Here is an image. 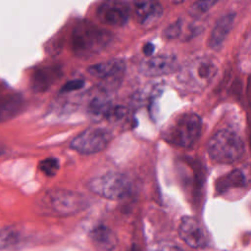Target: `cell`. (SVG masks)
I'll return each mask as SVG.
<instances>
[{"label":"cell","instance_id":"11","mask_svg":"<svg viewBox=\"0 0 251 251\" xmlns=\"http://www.w3.org/2000/svg\"><path fill=\"white\" fill-rule=\"evenodd\" d=\"M178 234L180 238L192 248H202L207 243V238L201 225L196 219L189 216H185L181 219Z\"/></svg>","mask_w":251,"mask_h":251},{"label":"cell","instance_id":"10","mask_svg":"<svg viewBox=\"0 0 251 251\" xmlns=\"http://www.w3.org/2000/svg\"><path fill=\"white\" fill-rule=\"evenodd\" d=\"M176 66V58L173 55L150 56L140 63L139 72L146 76H161L175 72Z\"/></svg>","mask_w":251,"mask_h":251},{"label":"cell","instance_id":"21","mask_svg":"<svg viewBox=\"0 0 251 251\" xmlns=\"http://www.w3.org/2000/svg\"><path fill=\"white\" fill-rule=\"evenodd\" d=\"M60 168V164L57 158L49 157L46 159H43L39 163V170L46 175L47 176H53L56 175Z\"/></svg>","mask_w":251,"mask_h":251},{"label":"cell","instance_id":"17","mask_svg":"<svg viewBox=\"0 0 251 251\" xmlns=\"http://www.w3.org/2000/svg\"><path fill=\"white\" fill-rule=\"evenodd\" d=\"M22 99L17 95L0 98V122L12 118L20 111Z\"/></svg>","mask_w":251,"mask_h":251},{"label":"cell","instance_id":"13","mask_svg":"<svg viewBox=\"0 0 251 251\" xmlns=\"http://www.w3.org/2000/svg\"><path fill=\"white\" fill-rule=\"evenodd\" d=\"M234 20V13H227L218 19L208 39V45L210 48L218 50L223 46V43L232 28Z\"/></svg>","mask_w":251,"mask_h":251},{"label":"cell","instance_id":"8","mask_svg":"<svg viewBox=\"0 0 251 251\" xmlns=\"http://www.w3.org/2000/svg\"><path fill=\"white\" fill-rule=\"evenodd\" d=\"M130 7L126 0H104L97 7L99 21L110 26H123L129 19Z\"/></svg>","mask_w":251,"mask_h":251},{"label":"cell","instance_id":"4","mask_svg":"<svg viewBox=\"0 0 251 251\" xmlns=\"http://www.w3.org/2000/svg\"><path fill=\"white\" fill-rule=\"evenodd\" d=\"M218 68L213 60L200 57L183 66L177 75L179 83L189 91L198 92L207 88L215 78Z\"/></svg>","mask_w":251,"mask_h":251},{"label":"cell","instance_id":"23","mask_svg":"<svg viewBox=\"0 0 251 251\" xmlns=\"http://www.w3.org/2000/svg\"><path fill=\"white\" fill-rule=\"evenodd\" d=\"M181 27H182V25H181V21H176L173 24H171L170 25H168L165 30H164V36L167 38V39H176L177 38L180 33H181Z\"/></svg>","mask_w":251,"mask_h":251},{"label":"cell","instance_id":"5","mask_svg":"<svg viewBox=\"0 0 251 251\" xmlns=\"http://www.w3.org/2000/svg\"><path fill=\"white\" fill-rule=\"evenodd\" d=\"M89 188L101 197L110 200H122L130 195L133 183L125 174L107 173L91 179Z\"/></svg>","mask_w":251,"mask_h":251},{"label":"cell","instance_id":"18","mask_svg":"<svg viewBox=\"0 0 251 251\" xmlns=\"http://www.w3.org/2000/svg\"><path fill=\"white\" fill-rule=\"evenodd\" d=\"M20 241V233L15 227H3L0 229V250L16 246Z\"/></svg>","mask_w":251,"mask_h":251},{"label":"cell","instance_id":"15","mask_svg":"<svg viewBox=\"0 0 251 251\" xmlns=\"http://www.w3.org/2000/svg\"><path fill=\"white\" fill-rule=\"evenodd\" d=\"M61 75V70L56 66H45L37 69L31 77V85L35 91L47 90Z\"/></svg>","mask_w":251,"mask_h":251},{"label":"cell","instance_id":"6","mask_svg":"<svg viewBox=\"0 0 251 251\" xmlns=\"http://www.w3.org/2000/svg\"><path fill=\"white\" fill-rule=\"evenodd\" d=\"M87 205L85 197L77 192L67 189L47 191L41 198L40 206L54 215H71L84 209Z\"/></svg>","mask_w":251,"mask_h":251},{"label":"cell","instance_id":"7","mask_svg":"<svg viewBox=\"0 0 251 251\" xmlns=\"http://www.w3.org/2000/svg\"><path fill=\"white\" fill-rule=\"evenodd\" d=\"M113 138L110 130L104 127H89L77 134L71 142L73 150L80 154H95L104 150Z\"/></svg>","mask_w":251,"mask_h":251},{"label":"cell","instance_id":"3","mask_svg":"<svg viewBox=\"0 0 251 251\" xmlns=\"http://www.w3.org/2000/svg\"><path fill=\"white\" fill-rule=\"evenodd\" d=\"M209 157L219 164H233L239 161L245 152L242 138L233 130L221 129L208 141Z\"/></svg>","mask_w":251,"mask_h":251},{"label":"cell","instance_id":"24","mask_svg":"<svg viewBox=\"0 0 251 251\" xmlns=\"http://www.w3.org/2000/svg\"><path fill=\"white\" fill-rule=\"evenodd\" d=\"M83 85H84V81L82 79H73V80H70V81L66 82L62 86L61 92L68 93V92H71V91L78 90V89L82 88Z\"/></svg>","mask_w":251,"mask_h":251},{"label":"cell","instance_id":"19","mask_svg":"<svg viewBox=\"0 0 251 251\" xmlns=\"http://www.w3.org/2000/svg\"><path fill=\"white\" fill-rule=\"evenodd\" d=\"M112 107L111 103L104 98H96L89 105V113L95 118H105Z\"/></svg>","mask_w":251,"mask_h":251},{"label":"cell","instance_id":"16","mask_svg":"<svg viewBox=\"0 0 251 251\" xmlns=\"http://www.w3.org/2000/svg\"><path fill=\"white\" fill-rule=\"evenodd\" d=\"M90 237L93 243L104 251H112L117 245L115 233L108 226L103 225L95 226L90 232Z\"/></svg>","mask_w":251,"mask_h":251},{"label":"cell","instance_id":"25","mask_svg":"<svg viewBox=\"0 0 251 251\" xmlns=\"http://www.w3.org/2000/svg\"><path fill=\"white\" fill-rule=\"evenodd\" d=\"M151 251H181L177 246L171 243H160L153 247Z\"/></svg>","mask_w":251,"mask_h":251},{"label":"cell","instance_id":"20","mask_svg":"<svg viewBox=\"0 0 251 251\" xmlns=\"http://www.w3.org/2000/svg\"><path fill=\"white\" fill-rule=\"evenodd\" d=\"M219 0H197L189 8V15L193 18H199L206 14Z\"/></svg>","mask_w":251,"mask_h":251},{"label":"cell","instance_id":"22","mask_svg":"<svg viewBox=\"0 0 251 251\" xmlns=\"http://www.w3.org/2000/svg\"><path fill=\"white\" fill-rule=\"evenodd\" d=\"M126 113H127V110L123 106H119V105L112 106L108 111L105 119H107L110 122L117 123L122 121L126 116Z\"/></svg>","mask_w":251,"mask_h":251},{"label":"cell","instance_id":"12","mask_svg":"<svg viewBox=\"0 0 251 251\" xmlns=\"http://www.w3.org/2000/svg\"><path fill=\"white\" fill-rule=\"evenodd\" d=\"M132 11L137 21L145 26L156 24L163 15L158 0H131Z\"/></svg>","mask_w":251,"mask_h":251},{"label":"cell","instance_id":"9","mask_svg":"<svg viewBox=\"0 0 251 251\" xmlns=\"http://www.w3.org/2000/svg\"><path fill=\"white\" fill-rule=\"evenodd\" d=\"M251 185V165L242 166L220 177L216 182L218 193H225L231 189L247 188Z\"/></svg>","mask_w":251,"mask_h":251},{"label":"cell","instance_id":"1","mask_svg":"<svg viewBox=\"0 0 251 251\" xmlns=\"http://www.w3.org/2000/svg\"><path fill=\"white\" fill-rule=\"evenodd\" d=\"M112 34L92 23H77L71 35V47L75 56L88 58L104 50L112 39Z\"/></svg>","mask_w":251,"mask_h":251},{"label":"cell","instance_id":"2","mask_svg":"<svg viewBox=\"0 0 251 251\" xmlns=\"http://www.w3.org/2000/svg\"><path fill=\"white\" fill-rule=\"evenodd\" d=\"M201 118L195 113H183L168 124L162 132L163 138L176 146L192 147L201 135Z\"/></svg>","mask_w":251,"mask_h":251},{"label":"cell","instance_id":"14","mask_svg":"<svg viewBox=\"0 0 251 251\" xmlns=\"http://www.w3.org/2000/svg\"><path fill=\"white\" fill-rule=\"evenodd\" d=\"M126 63L122 59H111L90 66L87 72L94 77L100 79H110L123 75Z\"/></svg>","mask_w":251,"mask_h":251},{"label":"cell","instance_id":"26","mask_svg":"<svg viewBox=\"0 0 251 251\" xmlns=\"http://www.w3.org/2000/svg\"><path fill=\"white\" fill-rule=\"evenodd\" d=\"M153 51H154V45L152 43H146L143 46V53L145 54V56H147V57L152 56Z\"/></svg>","mask_w":251,"mask_h":251}]
</instances>
